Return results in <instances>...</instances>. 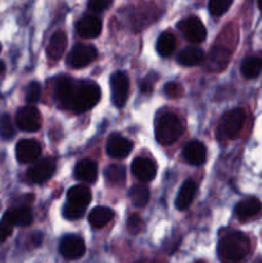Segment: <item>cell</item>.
Masks as SVG:
<instances>
[{
    "instance_id": "6da1fadb",
    "label": "cell",
    "mask_w": 262,
    "mask_h": 263,
    "mask_svg": "<svg viewBox=\"0 0 262 263\" xmlns=\"http://www.w3.org/2000/svg\"><path fill=\"white\" fill-rule=\"evenodd\" d=\"M57 97L63 108L74 113H84L99 102L100 89L91 81L62 79L57 86Z\"/></svg>"
},
{
    "instance_id": "7a4b0ae2",
    "label": "cell",
    "mask_w": 262,
    "mask_h": 263,
    "mask_svg": "<svg viewBox=\"0 0 262 263\" xmlns=\"http://www.w3.org/2000/svg\"><path fill=\"white\" fill-rule=\"evenodd\" d=\"M249 239L246 234L231 233L218 243V257L222 263H240L249 252Z\"/></svg>"
},
{
    "instance_id": "3957f363",
    "label": "cell",
    "mask_w": 262,
    "mask_h": 263,
    "mask_svg": "<svg viewBox=\"0 0 262 263\" xmlns=\"http://www.w3.org/2000/svg\"><path fill=\"white\" fill-rule=\"evenodd\" d=\"M184 125L175 113H161L156 121V139L162 145L174 144L181 136Z\"/></svg>"
},
{
    "instance_id": "277c9868",
    "label": "cell",
    "mask_w": 262,
    "mask_h": 263,
    "mask_svg": "<svg viewBox=\"0 0 262 263\" xmlns=\"http://www.w3.org/2000/svg\"><path fill=\"white\" fill-rule=\"evenodd\" d=\"M246 121V112L241 108L229 110L221 118L217 127V138L220 140H229L238 136Z\"/></svg>"
},
{
    "instance_id": "5b68a950",
    "label": "cell",
    "mask_w": 262,
    "mask_h": 263,
    "mask_svg": "<svg viewBox=\"0 0 262 263\" xmlns=\"http://www.w3.org/2000/svg\"><path fill=\"white\" fill-rule=\"evenodd\" d=\"M130 82L125 72L117 71L110 76V90H112V102L116 107L121 108L126 104L128 98Z\"/></svg>"
},
{
    "instance_id": "8992f818",
    "label": "cell",
    "mask_w": 262,
    "mask_h": 263,
    "mask_svg": "<svg viewBox=\"0 0 262 263\" xmlns=\"http://www.w3.org/2000/svg\"><path fill=\"white\" fill-rule=\"evenodd\" d=\"M15 123L21 130L35 133L41 127V115L32 105L22 107L18 109L17 116H15Z\"/></svg>"
},
{
    "instance_id": "52a82bcc",
    "label": "cell",
    "mask_w": 262,
    "mask_h": 263,
    "mask_svg": "<svg viewBox=\"0 0 262 263\" xmlns=\"http://www.w3.org/2000/svg\"><path fill=\"white\" fill-rule=\"evenodd\" d=\"M97 49L89 44H76L69 51L68 64L73 68H82L97 58Z\"/></svg>"
},
{
    "instance_id": "ba28073f",
    "label": "cell",
    "mask_w": 262,
    "mask_h": 263,
    "mask_svg": "<svg viewBox=\"0 0 262 263\" xmlns=\"http://www.w3.org/2000/svg\"><path fill=\"white\" fill-rule=\"evenodd\" d=\"M182 36L190 43H202L205 39V27L198 17L185 18L177 25Z\"/></svg>"
},
{
    "instance_id": "9c48e42d",
    "label": "cell",
    "mask_w": 262,
    "mask_h": 263,
    "mask_svg": "<svg viewBox=\"0 0 262 263\" xmlns=\"http://www.w3.org/2000/svg\"><path fill=\"white\" fill-rule=\"evenodd\" d=\"M55 171V159L54 158H44L33 164L27 171V180H30L33 184H41L46 180L50 179Z\"/></svg>"
},
{
    "instance_id": "30bf717a",
    "label": "cell",
    "mask_w": 262,
    "mask_h": 263,
    "mask_svg": "<svg viewBox=\"0 0 262 263\" xmlns=\"http://www.w3.org/2000/svg\"><path fill=\"white\" fill-rule=\"evenodd\" d=\"M15 156L20 163H33L41 156V145L32 139H25L17 144Z\"/></svg>"
},
{
    "instance_id": "8fae6325",
    "label": "cell",
    "mask_w": 262,
    "mask_h": 263,
    "mask_svg": "<svg viewBox=\"0 0 262 263\" xmlns=\"http://www.w3.org/2000/svg\"><path fill=\"white\" fill-rule=\"evenodd\" d=\"M59 252L67 259H79L85 254V243L77 235H66L59 244Z\"/></svg>"
},
{
    "instance_id": "7c38bea8",
    "label": "cell",
    "mask_w": 262,
    "mask_h": 263,
    "mask_svg": "<svg viewBox=\"0 0 262 263\" xmlns=\"http://www.w3.org/2000/svg\"><path fill=\"white\" fill-rule=\"evenodd\" d=\"M131 171L135 175L138 180L141 182H149L156 177L157 166L152 159L146 157H138L133 161L131 164Z\"/></svg>"
},
{
    "instance_id": "4fadbf2b",
    "label": "cell",
    "mask_w": 262,
    "mask_h": 263,
    "mask_svg": "<svg viewBox=\"0 0 262 263\" xmlns=\"http://www.w3.org/2000/svg\"><path fill=\"white\" fill-rule=\"evenodd\" d=\"M76 32L80 37L94 39L102 32V21L94 15H85L76 23Z\"/></svg>"
},
{
    "instance_id": "5bb4252c",
    "label": "cell",
    "mask_w": 262,
    "mask_h": 263,
    "mask_svg": "<svg viewBox=\"0 0 262 263\" xmlns=\"http://www.w3.org/2000/svg\"><path fill=\"white\" fill-rule=\"evenodd\" d=\"M182 156L189 164L200 166V164L204 163L205 158H207V149H205L204 144H202L200 141L193 140L185 145Z\"/></svg>"
},
{
    "instance_id": "9a60e30c",
    "label": "cell",
    "mask_w": 262,
    "mask_h": 263,
    "mask_svg": "<svg viewBox=\"0 0 262 263\" xmlns=\"http://www.w3.org/2000/svg\"><path fill=\"white\" fill-rule=\"evenodd\" d=\"M133 151V143L123 136L115 135L110 136L107 141V152L113 158H125Z\"/></svg>"
},
{
    "instance_id": "2e32d148",
    "label": "cell",
    "mask_w": 262,
    "mask_h": 263,
    "mask_svg": "<svg viewBox=\"0 0 262 263\" xmlns=\"http://www.w3.org/2000/svg\"><path fill=\"white\" fill-rule=\"evenodd\" d=\"M229 58H230V54H229L228 49L222 48V46H215L210 51L207 58L204 59L205 67L211 72H220L228 66Z\"/></svg>"
},
{
    "instance_id": "e0dca14e",
    "label": "cell",
    "mask_w": 262,
    "mask_h": 263,
    "mask_svg": "<svg viewBox=\"0 0 262 263\" xmlns=\"http://www.w3.org/2000/svg\"><path fill=\"white\" fill-rule=\"evenodd\" d=\"M262 211L261 200L257 198H247L239 202L235 207V216L240 221H247L253 218Z\"/></svg>"
},
{
    "instance_id": "ac0fdd59",
    "label": "cell",
    "mask_w": 262,
    "mask_h": 263,
    "mask_svg": "<svg viewBox=\"0 0 262 263\" xmlns=\"http://www.w3.org/2000/svg\"><path fill=\"white\" fill-rule=\"evenodd\" d=\"M73 174L79 181L92 184L98 179V166L90 159H82L76 164Z\"/></svg>"
},
{
    "instance_id": "d6986e66",
    "label": "cell",
    "mask_w": 262,
    "mask_h": 263,
    "mask_svg": "<svg viewBox=\"0 0 262 263\" xmlns=\"http://www.w3.org/2000/svg\"><path fill=\"white\" fill-rule=\"evenodd\" d=\"M177 62L182 66H198V64H202L204 62L205 55L204 51L200 48L197 46H188V48L182 49L176 57Z\"/></svg>"
},
{
    "instance_id": "ffe728a7",
    "label": "cell",
    "mask_w": 262,
    "mask_h": 263,
    "mask_svg": "<svg viewBox=\"0 0 262 263\" xmlns=\"http://www.w3.org/2000/svg\"><path fill=\"white\" fill-rule=\"evenodd\" d=\"M195 193H197V184H195L193 180H186V181L182 184V186L180 187L179 194L176 197V208L180 211L186 210L190 205V203L193 202L195 197Z\"/></svg>"
},
{
    "instance_id": "44dd1931",
    "label": "cell",
    "mask_w": 262,
    "mask_h": 263,
    "mask_svg": "<svg viewBox=\"0 0 262 263\" xmlns=\"http://www.w3.org/2000/svg\"><path fill=\"white\" fill-rule=\"evenodd\" d=\"M67 197H68V203L86 208L91 200V192L86 185H76L68 190Z\"/></svg>"
},
{
    "instance_id": "7402d4cb",
    "label": "cell",
    "mask_w": 262,
    "mask_h": 263,
    "mask_svg": "<svg viewBox=\"0 0 262 263\" xmlns=\"http://www.w3.org/2000/svg\"><path fill=\"white\" fill-rule=\"evenodd\" d=\"M113 216H115V212H113L110 208L95 207L94 210H91V212H90L87 221H89V223L92 228L100 229L104 228L109 221H112Z\"/></svg>"
},
{
    "instance_id": "603a6c76",
    "label": "cell",
    "mask_w": 262,
    "mask_h": 263,
    "mask_svg": "<svg viewBox=\"0 0 262 263\" xmlns=\"http://www.w3.org/2000/svg\"><path fill=\"white\" fill-rule=\"evenodd\" d=\"M67 48V35L62 31H57L53 36H51L49 45L46 48L48 55L51 59H59L63 55L64 50Z\"/></svg>"
},
{
    "instance_id": "cb8c5ba5",
    "label": "cell",
    "mask_w": 262,
    "mask_h": 263,
    "mask_svg": "<svg viewBox=\"0 0 262 263\" xmlns=\"http://www.w3.org/2000/svg\"><path fill=\"white\" fill-rule=\"evenodd\" d=\"M7 213L9 218L12 220L13 225H18L21 228H26V226L32 223V213H31L30 208L21 205V207H14L9 210Z\"/></svg>"
},
{
    "instance_id": "d4e9b609",
    "label": "cell",
    "mask_w": 262,
    "mask_h": 263,
    "mask_svg": "<svg viewBox=\"0 0 262 263\" xmlns=\"http://www.w3.org/2000/svg\"><path fill=\"white\" fill-rule=\"evenodd\" d=\"M240 71L246 79H256L262 72V58H259V57H248L241 63Z\"/></svg>"
},
{
    "instance_id": "484cf974",
    "label": "cell",
    "mask_w": 262,
    "mask_h": 263,
    "mask_svg": "<svg viewBox=\"0 0 262 263\" xmlns=\"http://www.w3.org/2000/svg\"><path fill=\"white\" fill-rule=\"evenodd\" d=\"M175 48H176V39L171 32H163L157 40V51L159 55H171L175 51Z\"/></svg>"
},
{
    "instance_id": "4316f807",
    "label": "cell",
    "mask_w": 262,
    "mask_h": 263,
    "mask_svg": "<svg viewBox=\"0 0 262 263\" xmlns=\"http://www.w3.org/2000/svg\"><path fill=\"white\" fill-rule=\"evenodd\" d=\"M149 189L145 185H134L130 189V199L135 207H145L149 202Z\"/></svg>"
},
{
    "instance_id": "83f0119b",
    "label": "cell",
    "mask_w": 262,
    "mask_h": 263,
    "mask_svg": "<svg viewBox=\"0 0 262 263\" xmlns=\"http://www.w3.org/2000/svg\"><path fill=\"white\" fill-rule=\"evenodd\" d=\"M104 176L105 180L110 184H121L125 181L126 170L121 164H110L104 171Z\"/></svg>"
},
{
    "instance_id": "f1b7e54d",
    "label": "cell",
    "mask_w": 262,
    "mask_h": 263,
    "mask_svg": "<svg viewBox=\"0 0 262 263\" xmlns=\"http://www.w3.org/2000/svg\"><path fill=\"white\" fill-rule=\"evenodd\" d=\"M14 126H13L12 118L9 115L0 116V138L4 140H9L14 136Z\"/></svg>"
},
{
    "instance_id": "f546056e",
    "label": "cell",
    "mask_w": 262,
    "mask_h": 263,
    "mask_svg": "<svg viewBox=\"0 0 262 263\" xmlns=\"http://www.w3.org/2000/svg\"><path fill=\"white\" fill-rule=\"evenodd\" d=\"M85 210H86L85 207H80V205L72 204V203H66L62 212H63V217L66 220H79L84 216Z\"/></svg>"
},
{
    "instance_id": "4dcf8cb0",
    "label": "cell",
    "mask_w": 262,
    "mask_h": 263,
    "mask_svg": "<svg viewBox=\"0 0 262 263\" xmlns=\"http://www.w3.org/2000/svg\"><path fill=\"white\" fill-rule=\"evenodd\" d=\"M231 4H233L231 0H211L208 8H210L211 14L220 17L223 13H226V10L231 7Z\"/></svg>"
},
{
    "instance_id": "1f68e13d",
    "label": "cell",
    "mask_w": 262,
    "mask_h": 263,
    "mask_svg": "<svg viewBox=\"0 0 262 263\" xmlns=\"http://www.w3.org/2000/svg\"><path fill=\"white\" fill-rule=\"evenodd\" d=\"M13 228H14V225H13L12 220L5 213L2 220H0V243H3V241L9 238L10 234L13 233Z\"/></svg>"
},
{
    "instance_id": "d6a6232c",
    "label": "cell",
    "mask_w": 262,
    "mask_h": 263,
    "mask_svg": "<svg viewBox=\"0 0 262 263\" xmlns=\"http://www.w3.org/2000/svg\"><path fill=\"white\" fill-rule=\"evenodd\" d=\"M41 95V86L39 82L33 81L28 85L27 90H26V102L30 103V104H33L39 100Z\"/></svg>"
},
{
    "instance_id": "836d02e7",
    "label": "cell",
    "mask_w": 262,
    "mask_h": 263,
    "mask_svg": "<svg viewBox=\"0 0 262 263\" xmlns=\"http://www.w3.org/2000/svg\"><path fill=\"white\" fill-rule=\"evenodd\" d=\"M127 229L130 233L139 234L144 230V221L139 215H131L127 220Z\"/></svg>"
},
{
    "instance_id": "e575fe53",
    "label": "cell",
    "mask_w": 262,
    "mask_h": 263,
    "mask_svg": "<svg viewBox=\"0 0 262 263\" xmlns=\"http://www.w3.org/2000/svg\"><path fill=\"white\" fill-rule=\"evenodd\" d=\"M110 5H112V2H109V0H91V2H89L87 7L92 12H104Z\"/></svg>"
},
{
    "instance_id": "d590c367",
    "label": "cell",
    "mask_w": 262,
    "mask_h": 263,
    "mask_svg": "<svg viewBox=\"0 0 262 263\" xmlns=\"http://www.w3.org/2000/svg\"><path fill=\"white\" fill-rule=\"evenodd\" d=\"M157 79V74L154 73H149L143 81L140 82V89L144 94H149V92L153 90V85H154V80Z\"/></svg>"
},
{
    "instance_id": "8d00e7d4",
    "label": "cell",
    "mask_w": 262,
    "mask_h": 263,
    "mask_svg": "<svg viewBox=\"0 0 262 263\" xmlns=\"http://www.w3.org/2000/svg\"><path fill=\"white\" fill-rule=\"evenodd\" d=\"M4 68H5L4 63H3V62H0V74L3 73V71H4Z\"/></svg>"
},
{
    "instance_id": "74e56055",
    "label": "cell",
    "mask_w": 262,
    "mask_h": 263,
    "mask_svg": "<svg viewBox=\"0 0 262 263\" xmlns=\"http://www.w3.org/2000/svg\"><path fill=\"white\" fill-rule=\"evenodd\" d=\"M258 8H259V10H261V14H262V0H259L258 2Z\"/></svg>"
},
{
    "instance_id": "f35d334b",
    "label": "cell",
    "mask_w": 262,
    "mask_h": 263,
    "mask_svg": "<svg viewBox=\"0 0 262 263\" xmlns=\"http://www.w3.org/2000/svg\"><path fill=\"white\" fill-rule=\"evenodd\" d=\"M195 263H207V262H204V261H197Z\"/></svg>"
},
{
    "instance_id": "ab89813d",
    "label": "cell",
    "mask_w": 262,
    "mask_h": 263,
    "mask_svg": "<svg viewBox=\"0 0 262 263\" xmlns=\"http://www.w3.org/2000/svg\"><path fill=\"white\" fill-rule=\"evenodd\" d=\"M256 263H262V259H258V261H257Z\"/></svg>"
},
{
    "instance_id": "60d3db41",
    "label": "cell",
    "mask_w": 262,
    "mask_h": 263,
    "mask_svg": "<svg viewBox=\"0 0 262 263\" xmlns=\"http://www.w3.org/2000/svg\"><path fill=\"white\" fill-rule=\"evenodd\" d=\"M0 51H2V45H0Z\"/></svg>"
}]
</instances>
